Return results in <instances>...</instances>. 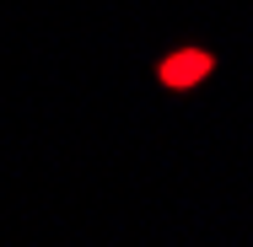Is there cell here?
I'll list each match as a JSON object with an SVG mask.
<instances>
[{"label": "cell", "mask_w": 253, "mask_h": 247, "mask_svg": "<svg viewBox=\"0 0 253 247\" xmlns=\"http://www.w3.org/2000/svg\"><path fill=\"white\" fill-rule=\"evenodd\" d=\"M215 70H221V54L215 49L183 43V49H172V54L156 59V86H167V92H194V86H205Z\"/></svg>", "instance_id": "6da1fadb"}]
</instances>
